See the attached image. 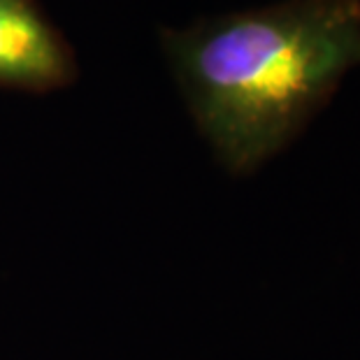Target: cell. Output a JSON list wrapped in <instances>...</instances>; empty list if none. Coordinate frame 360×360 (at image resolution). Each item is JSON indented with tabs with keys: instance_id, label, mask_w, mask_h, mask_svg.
Masks as SVG:
<instances>
[{
	"instance_id": "cell-1",
	"label": "cell",
	"mask_w": 360,
	"mask_h": 360,
	"mask_svg": "<svg viewBox=\"0 0 360 360\" xmlns=\"http://www.w3.org/2000/svg\"><path fill=\"white\" fill-rule=\"evenodd\" d=\"M188 117L233 177L286 151L360 68V0H279L160 26Z\"/></svg>"
},
{
	"instance_id": "cell-2",
	"label": "cell",
	"mask_w": 360,
	"mask_h": 360,
	"mask_svg": "<svg viewBox=\"0 0 360 360\" xmlns=\"http://www.w3.org/2000/svg\"><path fill=\"white\" fill-rule=\"evenodd\" d=\"M79 77L77 56L37 0H0V86L51 94Z\"/></svg>"
}]
</instances>
